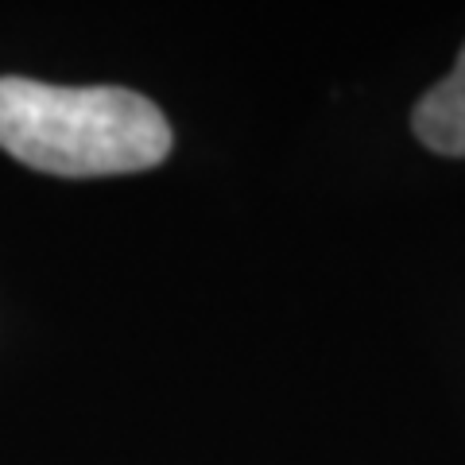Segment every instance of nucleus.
Masks as SVG:
<instances>
[{
	"mask_svg": "<svg viewBox=\"0 0 465 465\" xmlns=\"http://www.w3.org/2000/svg\"><path fill=\"white\" fill-rule=\"evenodd\" d=\"M411 128L427 152L465 159V43L454 70L419 97V105L411 109Z\"/></svg>",
	"mask_w": 465,
	"mask_h": 465,
	"instance_id": "obj_2",
	"label": "nucleus"
},
{
	"mask_svg": "<svg viewBox=\"0 0 465 465\" xmlns=\"http://www.w3.org/2000/svg\"><path fill=\"white\" fill-rule=\"evenodd\" d=\"M0 152L58 179H105L159 167L171 155V124L124 85H51L0 78Z\"/></svg>",
	"mask_w": 465,
	"mask_h": 465,
	"instance_id": "obj_1",
	"label": "nucleus"
}]
</instances>
